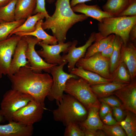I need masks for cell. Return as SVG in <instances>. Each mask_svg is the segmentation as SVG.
<instances>
[{
	"instance_id": "cell-40",
	"label": "cell",
	"mask_w": 136,
	"mask_h": 136,
	"mask_svg": "<svg viewBox=\"0 0 136 136\" xmlns=\"http://www.w3.org/2000/svg\"><path fill=\"white\" fill-rule=\"evenodd\" d=\"M100 108L99 115L100 118L102 119L112 109L109 106L105 103L101 102Z\"/></svg>"
},
{
	"instance_id": "cell-27",
	"label": "cell",
	"mask_w": 136,
	"mask_h": 136,
	"mask_svg": "<svg viewBox=\"0 0 136 136\" xmlns=\"http://www.w3.org/2000/svg\"><path fill=\"white\" fill-rule=\"evenodd\" d=\"M115 35L112 34L99 40L95 41L87 49L84 58H87L94 54L100 53L105 48L112 43L114 40Z\"/></svg>"
},
{
	"instance_id": "cell-18",
	"label": "cell",
	"mask_w": 136,
	"mask_h": 136,
	"mask_svg": "<svg viewBox=\"0 0 136 136\" xmlns=\"http://www.w3.org/2000/svg\"><path fill=\"white\" fill-rule=\"evenodd\" d=\"M72 8L74 12L81 13L88 17L97 20L99 22L104 18L114 17L103 11L97 4L88 5L82 3L78 4Z\"/></svg>"
},
{
	"instance_id": "cell-28",
	"label": "cell",
	"mask_w": 136,
	"mask_h": 136,
	"mask_svg": "<svg viewBox=\"0 0 136 136\" xmlns=\"http://www.w3.org/2000/svg\"><path fill=\"white\" fill-rule=\"evenodd\" d=\"M120 125L128 136H136V114L126 110L125 119L120 122Z\"/></svg>"
},
{
	"instance_id": "cell-19",
	"label": "cell",
	"mask_w": 136,
	"mask_h": 136,
	"mask_svg": "<svg viewBox=\"0 0 136 136\" xmlns=\"http://www.w3.org/2000/svg\"><path fill=\"white\" fill-rule=\"evenodd\" d=\"M86 80L91 85L110 83L112 80L105 78L98 74L81 67L74 68L70 72Z\"/></svg>"
},
{
	"instance_id": "cell-26",
	"label": "cell",
	"mask_w": 136,
	"mask_h": 136,
	"mask_svg": "<svg viewBox=\"0 0 136 136\" xmlns=\"http://www.w3.org/2000/svg\"><path fill=\"white\" fill-rule=\"evenodd\" d=\"M123 43L121 38L115 35L113 41V50L110 60V71L111 76L120 63L121 50Z\"/></svg>"
},
{
	"instance_id": "cell-13",
	"label": "cell",
	"mask_w": 136,
	"mask_h": 136,
	"mask_svg": "<svg viewBox=\"0 0 136 136\" xmlns=\"http://www.w3.org/2000/svg\"><path fill=\"white\" fill-rule=\"evenodd\" d=\"M96 39V32H93L91 33L85 44L82 46L76 47L78 43L77 40H74L72 42L69 49L68 53L62 56L63 59L68 62L67 66L69 72H70L75 68L76 62L80 58L84 57L87 49Z\"/></svg>"
},
{
	"instance_id": "cell-16",
	"label": "cell",
	"mask_w": 136,
	"mask_h": 136,
	"mask_svg": "<svg viewBox=\"0 0 136 136\" xmlns=\"http://www.w3.org/2000/svg\"><path fill=\"white\" fill-rule=\"evenodd\" d=\"M123 62L129 72L131 80L136 76V45L129 41L126 44H122L121 50V62Z\"/></svg>"
},
{
	"instance_id": "cell-42",
	"label": "cell",
	"mask_w": 136,
	"mask_h": 136,
	"mask_svg": "<svg viewBox=\"0 0 136 136\" xmlns=\"http://www.w3.org/2000/svg\"><path fill=\"white\" fill-rule=\"evenodd\" d=\"M130 41L136 45V24L134 25L131 29L129 34Z\"/></svg>"
},
{
	"instance_id": "cell-9",
	"label": "cell",
	"mask_w": 136,
	"mask_h": 136,
	"mask_svg": "<svg viewBox=\"0 0 136 136\" xmlns=\"http://www.w3.org/2000/svg\"><path fill=\"white\" fill-rule=\"evenodd\" d=\"M110 60V58L104 57L100 53H98L87 58H81L75 65L77 67L97 73L105 78L111 79Z\"/></svg>"
},
{
	"instance_id": "cell-30",
	"label": "cell",
	"mask_w": 136,
	"mask_h": 136,
	"mask_svg": "<svg viewBox=\"0 0 136 136\" xmlns=\"http://www.w3.org/2000/svg\"><path fill=\"white\" fill-rule=\"evenodd\" d=\"M17 0H12L6 5L0 7V21L1 23L15 21V10Z\"/></svg>"
},
{
	"instance_id": "cell-44",
	"label": "cell",
	"mask_w": 136,
	"mask_h": 136,
	"mask_svg": "<svg viewBox=\"0 0 136 136\" xmlns=\"http://www.w3.org/2000/svg\"><path fill=\"white\" fill-rule=\"evenodd\" d=\"M12 0H0V7L7 4Z\"/></svg>"
},
{
	"instance_id": "cell-3",
	"label": "cell",
	"mask_w": 136,
	"mask_h": 136,
	"mask_svg": "<svg viewBox=\"0 0 136 136\" xmlns=\"http://www.w3.org/2000/svg\"><path fill=\"white\" fill-rule=\"evenodd\" d=\"M58 107L53 112L54 120L64 126L71 122L78 124L83 122L88 113L87 109L73 96L64 94L61 99L57 102Z\"/></svg>"
},
{
	"instance_id": "cell-34",
	"label": "cell",
	"mask_w": 136,
	"mask_h": 136,
	"mask_svg": "<svg viewBox=\"0 0 136 136\" xmlns=\"http://www.w3.org/2000/svg\"><path fill=\"white\" fill-rule=\"evenodd\" d=\"M136 16V0H131L127 7L117 17L133 16Z\"/></svg>"
},
{
	"instance_id": "cell-7",
	"label": "cell",
	"mask_w": 136,
	"mask_h": 136,
	"mask_svg": "<svg viewBox=\"0 0 136 136\" xmlns=\"http://www.w3.org/2000/svg\"><path fill=\"white\" fill-rule=\"evenodd\" d=\"M67 62L65 61L60 64L54 66L51 69L50 73L52 76L53 84L46 97L50 101L55 100L57 102L60 101L67 80L71 78L77 79L78 78L75 75L69 74L63 71V67Z\"/></svg>"
},
{
	"instance_id": "cell-38",
	"label": "cell",
	"mask_w": 136,
	"mask_h": 136,
	"mask_svg": "<svg viewBox=\"0 0 136 136\" xmlns=\"http://www.w3.org/2000/svg\"><path fill=\"white\" fill-rule=\"evenodd\" d=\"M102 119L103 122L106 125H113L120 124L113 117L112 111H110Z\"/></svg>"
},
{
	"instance_id": "cell-14",
	"label": "cell",
	"mask_w": 136,
	"mask_h": 136,
	"mask_svg": "<svg viewBox=\"0 0 136 136\" xmlns=\"http://www.w3.org/2000/svg\"><path fill=\"white\" fill-rule=\"evenodd\" d=\"M113 94L117 97L122 102L126 110L136 114V81L135 79L130 83L114 91Z\"/></svg>"
},
{
	"instance_id": "cell-21",
	"label": "cell",
	"mask_w": 136,
	"mask_h": 136,
	"mask_svg": "<svg viewBox=\"0 0 136 136\" xmlns=\"http://www.w3.org/2000/svg\"><path fill=\"white\" fill-rule=\"evenodd\" d=\"M43 22L42 19L38 21L36 24V29L33 32L29 33L18 32L14 34L21 37L25 36H32L41 40L44 44L51 45L57 44V41L56 38L47 34L43 28L42 24Z\"/></svg>"
},
{
	"instance_id": "cell-15",
	"label": "cell",
	"mask_w": 136,
	"mask_h": 136,
	"mask_svg": "<svg viewBox=\"0 0 136 136\" xmlns=\"http://www.w3.org/2000/svg\"><path fill=\"white\" fill-rule=\"evenodd\" d=\"M4 117L0 110V123ZM6 124H0V136H31L33 125H25L13 121Z\"/></svg>"
},
{
	"instance_id": "cell-32",
	"label": "cell",
	"mask_w": 136,
	"mask_h": 136,
	"mask_svg": "<svg viewBox=\"0 0 136 136\" xmlns=\"http://www.w3.org/2000/svg\"><path fill=\"white\" fill-rule=\"evenodd\" d=\"M101 130L110 136H126V134L120 124L113 125H103Z\"/></svg>"
},
{
	"instance_id": "cell-8",
	"label": "cell",
	"mask_w": 136,
	"mask_h": 136,
	"mask_svg": "<svg viewBox=\"0 0 136 136\" xmlns=\"http://www.w3.org/2000/svg\"><path fill=\"white\" fill-rule=\"evenodd\" d=\"M44 110V104L33 98L13 114V121L25 125H33L42 119Z\"/></svg>"
},
{
	"instance_id": "cell-4",
	"label": "cell",
	"mask_w": 136,
	"mask_h": 136,
	"mask_svg": "<svg viewBox=\"0 0 136 136\" xmlns=\"http://www.w3.org/2000/svg\"><path fill=\"white\" fill-rule=\"evenodd\" d=\"M135 24L136 16L104 18L98 23V32H96L95 41L101 40L110 35L115 34L120 36L123 44H126L130 41V31Z\"/></svg>"
},
{
	"instance_id": "cell-20",
	"label": "cell",
	"mask_w": 136,
	"mask_h": 136,
	"mask_svg": "<svg viewBox=\"0 0 136 136\" xmlns=\"http://www.w3.org/2000/svg\"><path fill=\"white\" fill-rule=\"evenodd\" d=\"M36 0H17L15 8V20L26 19L33 14Z\"/></svg>"
},
{
	"instance_id": "cell-22",
	"label": "cell",
	"mask_w": 136,
	"mask_h": 136,
	"mask_svg": "<svg viewBox=\"0 0 136 136\" xmlns=\"http://www.w3.org/2000/svg\"><path fill=\"white\" fill-rule=\"evenodd\" d=\"M128 84L111 82L107 83L91 85V87L97 98H100L113 94L114 91Z\"/></svg>"
},
{
	"instance_id": "cell-41",
	"label": "cell",
	"mask_w": 136,
	"mask_h": 136,
	"mask_svg": "<svg viewBox=\"0 0 136 136\" xmlns=\"http://www.w3.org/2000/svg\"><path fill=\"white\" fill-rule=\"evenodd\" d=\"M113 41L100 52L102 56L107 58H110L113 50Z\"/></svg>"
},
{
	"instance_id": "cell-39",
	"label": "cell",
	"mask_w": 136,
	"mask_h": 136,
	"mask_svg": "<svg viewBox=\"0 0 136 136\" xmlns=\"http://www.w3.org/2000/svg\"><path fill=\"white\" fill-rule=\"evenodd\" d=\"M85 136H105L106 134L100 130H94L84 129Z\"/></svg>"
},
{
	"instance_id": "cell-31",
	"label": "cell",
	"mask_w": 136,
	"mask_h": 136,
	"mask_svg": "<svg viewBox=\"0 0 136 136\" xmlns=\"http://www.w3.org/2000/svg\"><path fill=\"white\" fill-rule=\"evenodd\" d=\"M26 19L3 22L0 24V41L5 39L15 29L22 24Z\"/></svg>"
},
{
	"instance_id": "cell-6",
	"label": "cell",
	"mask_w": 136,
	"mask_h": 136,
	"mask_svg": "<svg viewBox=\"0 0 136 136\" xmlns=\"http://www.w3.org/2000/svg\"><path fill=\"white\" fill-rule=\"evenodd\" d=\"M33 98L29 95L12 89L7 91L0 104V110L4 119L9 122L12 121L13 114Z\"/></svg>"
},
{
	"instance_id": "cell-35",
	"label": "cell",
	"mask_w": 136,
	"mask_h": 136,
	"mask_svg": "<svg viewBox=\"0 0 136 136\" xmlns=\"http://www.w3.org/2000/svg\"><path fill=\"white\" fill-rule=\"evenodd\" d=\"M112 113L115 119L120 122L123 120L126 114V110L123 106L112 108Z\"/></svg>"
},
{
	"instance_id": "cell-25",
	"label": "cell",
	"mask_w": 136,
	"mask_h": 136,
	"mask_svg": "<svg viewBox=\"0 0 136 136\" xmlns=\"http://www.w3.org/2000/svg\"><path fill=\"white\" fill-rule=\"evenodd\" d=\"M131 0H107L103 5V11L114 17L118 16L130 4Z\"/></svg>"
},
{
	"instance_id": "cell-24",
	"label": "cell",
	"mask_w": 136,
	"mask_h": 136,
	"mask_svg": "<svg viewBox=\"0 0 136 136\" xmlns=\"http://www.w3.org/2000/svg\"><path fill=\"white\" fill-rule=\"evenodd\" d=\"M49 16L44 13H38L29 17L22 24L13 30L8 37L18 32L29 33L33 31L36 29V24L38 21Z\"/></svg>"
},
{
	"instance_id": "cell-36",
	"label": "cell",
	"mask_w": 136,
	"mask_h": 136,
	"mask_svg": "<svg viewBox=\"0 0 136 136\" xmlns=\"http://www.w3.org/2000/svg\"><path fill=\"white\" fill-rule=\"evenodd\" d=\"M101 102L106 103L112 108L122 106V104L116 98L112 96H108L99 98Z\"/></svg>"
},
{
	"instance_id": "cell-45",
	"label": "cell",
	"mask_w": 136,
	"mask_h": 136,
	"mask_svg": "<svg viewBox=\"0 0 136 136\" xmlns=\"http://www.w3.org/2000/svg\"><path fill=\"white\" fill-rule=\"evenodd\" d=\"M47 2L49 3H51L54 2L55 0H47Z\"/></svg>"
},
{
	"instance_id": "cell-33",
	"label": "cell",
	"mask_w": 136,
	"mask_h": 136,
	"mask_svg": "<svg viewBox=\"0 0 136 136\" xmlns=\"http://www.w3.org/2000/svg\"><path fill=\"white\" fill-rule=\"evenodd\" d=\"M78 123L72 122L66 126L64 132V136H84L83 130L79 127Z\"/></svg>"
},
{
	"instance_id": "cell-17",
	"label": "cell",
	"mask_w": 136,
	"mask_h": 136,
	"mask_svg": "<svg viewBox=\"0 0 136 136\" xmlns=\"http://www.w3.org/2000/svg\"><path fill=\"white\" fill-rule=\"evenodd\" d=\"M28 46L27 42L21 37L16 48L10 64L9 73L8 75L14 74L21 67L29 63L26 56Z\"/></svg>"
},
{
	"instance_id": "cell-46",
	"label": "cell",
	"mask_w": 136,
	"mask_h": 136,
	"mask_svg": "<svg viewBox=\"0 0 136 136\" xmlns=\"http://www.w3.org/2000/svg\"><path fill=\"white\" fill-rule=\"evenodd\" d=\"M1 23V22L0 21V24Z\"/></svg>"
},
{
	"instance_id": "cell-5",
	"label": "cell",
	"mask_w": 136,
	"mask_h": 136,
	"mask_svg": "<svg viewBox=\"0 0 136 136\" xmlns=\"http://www.w3.org/2000/svg\"><path fill=\"white\" fill-rule=\"evenodd\" d=\"M64 92L77 99L87 110L91 108L100 109L101 103L92 91L90 85L82 78L68 80Z\"/></svg>"
},
{
	"instance_id": "cell-43",
	"label": "cell",
	"mask_w": 136,
	"mask_h": 136,
	"mask_svg": "<svg viewBox=\"0 0 136 136\" xmlns=\"http://www.w3.org/2000/svg\"><path fill=\"white\" fill-rule=\"evenodd\" d=\"M91 0H72L71 2L70 6L71 7H72L79 4L84 3L85 2L90 1Z\"/></svg>"
},
{
	"instance_id": "cell-2",
	"label": "cell",
	"mask_w": 136,
	"mask_h": 136,
	"mask_svg": "<svg viewBox=\"0 0 136 136\" xmlns=\"http://www.w3.org/2000/svg\"><path fill=\"white\" fill-rule=\"evenodd\" d=\"M53 14L46 18L42 27L44 29H50L58 43H64L67 32L74 24L87 19L82 14L75 13L71 6L70 0H57Z\"/></svg>"
},
{
	"instance_id": "cell-11",
	"label": "cell",
	"mask_w": 136,
	"mask_h": 136,
	"mask_svg": "<svg viewBox=\"0 0 136 136\" xmlns=\"http://www.w3.org/2000/svg\"><path fill=\"white\" fill-rule=\"evenodd\" d=\"M21 37L13 34L0 41V79L9 73L10 64L17 45Z\"/></svg>"
},
{
	"instance_id": "cell-37",
	"label": "cell",
	"mask_w": 136,
	"mask_h": 136,
	"mask_svg": "<svg viewBox=\"0 0 136 136\" xmlns=\"http://www.w3.org/2000/svg\"><path fill=\"white\" fill-rule=\"evenodd\" d=\"M38 13H43L49 15L45 8V0H36V7L33 14H35Z\"/></svg>"
},
{
	"instance_id": "cell-12",
	"label": "cell",
	"mask_w": 136,
	"mask_h": 136,
	"mask_svg": "<svg viewBox=\"0 0 136 136\" xmlns=\"http://www.w3.org/2000/svg\"><path fill=\"white\" fill-rule=\"evenodd\" d=\"M72 43L69 41L51 45L44 44L41 41L38 44L42 47V49L37 52L40 56L44 58V60L46 62L58 65L65 61L63 59L60 53L61 52L64 53H67Z\"/></svg>"
},
{
	"instance_id": "cell-23",
	"label": "cell",
	"mask_w": 136,
	"mask_h": 136,
	"mask_svg": "<svg viewBox=\"0 0 136 136\" xmlns=\"http://www.w3.org/2000/svg\"><path fill=\"white\" fill-rule=\"evenodd\" d=\"M88 110V113L86 118L79 124L84 129L101 130L104 124L99 116V110L96 108H91Z\"/></svg>"
},
{
	"instance_id": "cell-29",
	"label": "cell",
	"mask_w": 136,
	"mask_h": 136,
	"mask_svg": "<svg viewBox=\"0 0 136 136\" xmlns=\"http://www.w3.org/2000/svg\"><path fill=\"white\" fill-rule=\"evenodd\" d=\"M112 82L128 84L131 81L129 70L123 62H120L112 75Z\"/></svg>"
},
{
	"instance_id": "cell-1",
	"label": "cell",
	"mask_w": 136,
	"mask_h": 136,
	"mask_svg": "<svg viewBox=\"0 0 136 136\" xmlns=\"http://www.w3.org/2000/svg\"><path fill=\"white\" fill-rule=\"evenodd\" d=\"M7 75L12 89L29 95L36 100L44 104L53 82L52 77L48 73H35L28 63L14 74Z\"/></svg>"
},
{
	"instance_id": "cell-10",
	"label": "cell",
	"mask_w": 136,
	"mask_h": 136,
	"mask_svg": "<svg viewBox=\"0 0 136 136\" xmlns=\"http://www.w3.org/2000/svg\"><path fill=\"white\" fill-rule=\"evenodd\" d=\"M21 37L28 44L26 56L30 68L37 73H41L42 71L47 73H50L52 67L57 65L46 62L38 54L35 49L36 45L42 41V40L31 36H25Z\"/></svg>"
}]
</instances>
